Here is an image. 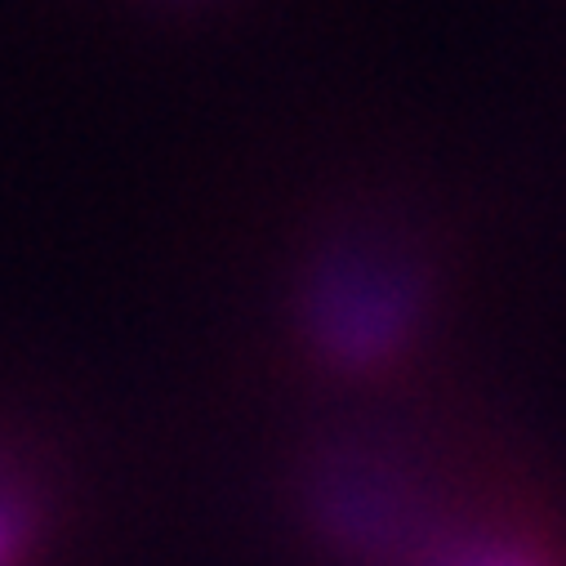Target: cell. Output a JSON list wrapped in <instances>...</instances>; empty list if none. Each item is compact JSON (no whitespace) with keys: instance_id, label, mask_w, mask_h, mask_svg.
I'll list each match as a JSON object with an SVG mask.
<instances>
[{"instance_id":"obj_1","label":"cell","mask_w":566,"mask_h":566,"mask_svg":"<svg viewBox=\"0 0 566 566\" xmlns=\"http://www.w3.org/2000/svg\"><path fill=\"white\" fill-rule=\"evenodd\" d=\"M19 522H14V513H10V504H0V566H14V557H19Z\"/></svg>"},{"instance_id":"obj_2","label":"cell","mask_w":566,"mask_h":566,"mask_svg":"<svg viewBox=\"0 0 566 566\" xmlns=\"http://www.w3.org/2000/svg\"><path fill=\"white\" fill-rule=\"evenodd\" d=\"M478 566H526V562H513V557H495V562H478Z\"/></svg>"}]
</instances>
